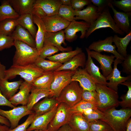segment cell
<instances>
[{"mask_svg":"<svg viewBox=\"0 0 131 131\" xmlns=\"http://www.w3.org/2000/svg\"><path fill=\"white\" fill-rule=\"evenodd\" d=\"M14 46L16 51L13 59V65L25 66L34 64L39 57L36 48L24 42L14 40Z\"/></svg>","mask_w":131,"mask_h":131,"instance_id":"6da1fadb","label":"cell"},{"mask_svg":"<svg viewBox=\"0 0 131 131\" xmlns=\"http://www.w3.org/2000/svg\"><path fill=\"white\" fill-rule=\"evenodd\" d=\"M101 120L106 123L114 131H125L127 123L131 116V109L117 110L113 107L103 112Z\"/></svg>","mask_w":131,"mask_h":131,"instance_id":"7a4b0ae2","label":"cell"},{"mask_svg":"<svg viewBox=\"0 0 131 131\" xmlns=\"http://www.w3.org/2000/svg\"><path fill=\"white\" fill-rule=\"evenodd\" d=\"M96 91L98 94L97 108L104 112L119 105L117 92L106 85L96 84Z\"/></svg>","mask_w":131,"mask_h":131,"instance_id":"3957f363","label":"cell"},{"mask_svg":"<svg viewBox=\"0 0 131 131\" xmlns=\"http://www.w3.org/2000/svg\"><path fill=\"white\" fill-rule=\"evenodd\" d=\"M43 73L41 69L34 64L25 66L12 65L6 70L4 79H11L19 75L25 81L32 84L34 81Z\"/></svg>","mask_w":131,"mask_h":131,"instance_id":"277c9868","label":"cell"},{"mask_svg":"<svg viewBox=\"0 0 131 131\" xmlns=\"http://www.w3.org/2000/svg\"><path fill=\"white\" fill-rule=\"evenodd\" d=\"M82 90L78 82L72 81L62 90L57 99L59 103H63L71 108L82 100Z\"/></svg>","mask_w":131,"mask_h":131,"instance_id":"5b68a950","label":"cell"},{"mask_svg":"<svg viewBox=\"0 0 131 131\" xmlns=\"http://www.w3.org/2000/svg\"><path fill=\"white\" fill-rule=\"evenodd\" d=\"M109 7L107 6L99 16L90 27L86 32L85 37L87 38L94 31L103 28L109 27L115 33L123 35L124 33L116 25L110 12Z\"/></svg>","mask_w":131,"mask_h":131,"instance_id":"8992f818","label":"cell"},{"mask_svg":"<svg viewBox=\"0 0 131 131\" xmlns=\"http://www.w3.org/2000/svg\"><path fill=\"white\" fill-rule=\"evenodd\" d=\"M75 71L62 70L54 71L53 80L49 90L50 97H57L62 90L71 82L72 76Z\"/></svg>","mask_w":131,"mask_h":131,"instance_id":"52a82bcc","label":"cell"},{"mask_svg":"<svg viewBox=\"0 0 131 131\" xmlns=\"http://www.w3.org/2000/svg\"><path fill=\"white\" fill-rule=\"evenodd\" d=\"M70 108L63 103L59 104L55 113L48 126V131H57L62 126L68 123L72 114Z\"/></svg>","mask_w":131,"mask_h":131,"instance_id":"ba28073f","label":"cell"},{"mask_svg":"<svg viewBox=\"0 0 131 131\" xmlns=\"http://www.w3.org/2000/svg\"><path fill=\"white\" fill-rule=\"evenodd\" d=\"M34 113L33 111L29 110L26 105L16 107L8 110H5L0 108V115L8 120L10 124V129H13L17 126L19 121L22 117Z\"/></svg>","mask_w":131,"mask_h":131,"instance_id":"9c48e42d","label":"cell"},{"mask_svg":"<svg viewBox=\"0 0 131 131\" xmlns=\"http://www.w3.org/2000/svg\"><path fill=\"white\" fill-rule=\"evenodd\" d=\"M113 36H110L106 37L104 40H99L93 42L89 46L90 50L100 53L105 52L113 54L116 58L119 59L122 61L124 57L120 55L116 49L115 45H113Z\"/></svg>","mask_w":131,"mask_h":131,"instance_id":"30bf717a","label":"cell"},{"mask_svg":"<svg viewBox=\"0 0 131 131\" xmlns=\"http://www.w3.org/2000/svg\"><path fill=\"white\" fill-rule=\"evenodd\" d=\"M90 26L89 24L84 21H78L74 20L70 22L64 30L65 40L69 41L74 40L77 37L76 33L79 32L81 33L80 38H84Z\"/></svg>","mask_w":131,"mask_h":131,"instance_id":"8fae6325","label":"cell"},{"mask_svg":"<svg viewBox=\"0 0 131 131\" xmlns=\"http://www.w3.org/2000/svg\"><path fill=\"white\" fill-rule=\"evenodd\" d=\"M65 33L63 30L56 32H46L44 42V46L50 45L57 48L59 51L64 52L72 50L71 47L64 48L62 46V44L66 45L65 42Z\"/></svg>","mask_w":131,"mask_h":131,"instance_id":"7c38bea8","label":"cell"},{"mask_svg":"<svg viewBox=\"0 0 131 131\" xmlns=\"http://www.w3.org/2000/svg\"><path fill=\"white\" fill-rule=\"evenodd\" d=\"M122 61L120 59L116 58L114 62V68L112 71L106 77L107 81H109L106 86L117 92L119 84L126 81H131V75L126 77L121 75V71L118 69L117 66L119 64L121 63Z\"/></svg>","mask_w":131,"mask_h":131,"instance_id":"4fadbf2b","label":"cell"},{"mask_svg":"<svg viewBox=\"0 0 131 131\" xmlns=\"http://www.w3.org/2000/svg\"><path fill=\"white\" fill-rule=\"evenodd\" d=\"M44 24L46 32H56L66 28L70 22L61 18L57 14L46 16L41 18Z\"/></svg>","mask_w":131,"mask_h":131,"instance_id":"5bb4252c","label":"cell"},{"mask_svg":"<svg viewBox=\"0 0 131 131\" xmlns=\"http://www.w3.org/2000/svg\"><path fill=\"white\" fill-rule=\"evenodd\" d=\"M59 103L57 104L50 111L35 117L26 131L34 130H47L48 126L52 119Z\"/></svg>","mask_w":131,"mask_h":131,"instance_id":"9a60e30c","label":"cell"},{"mask_svg":"<svg viewBox=\"0 0 131 131\" xmlns=\"http://www.w3.org/2000/svg\"><path fill=\"white\" fill-rule=\"evenodd\" d=\"M71 81L79 82L83 90H96V83L84 68H78L72 76Z\"/></svg>","mask_w":131,"mask_h":131,"instance_id":"2e32d148","label":"cell"},{"mask_svg":"<svg viewBox=\"0 0 131 131\" xmlns=\"http://www.w3.org/2000/svg\"><path fill=\"white\" fill-rule=\"evenodd\" d=\"M88 58L85 69L96 84L106 85L107 82L106 77L100 72L99 68L94 63L89 52V49L86 48Z\"/></svg>","mask_w":131,"mask_h":131,"instance_id":"e0dca14e","label":"cell"},{"mask_svg":"<svg viewBox=\"0 0 131 131\" xmlns=\"http://www.w3.org/2000/svg\"><path fill=\"white\" fill-rule=\"evenodd\" d=\"M101 13L99 12L97 8L92 3L85 8L80 11L74 10V20H81L89 24H92Z\"/></svg>","mask_w":131,"mask_h":131,"instance_id":"ac0fdd59","label":"cell"},{"mask_svg":"<svg viewBox=\"0 0 131 131\" xmlns=\"http://www.w3.org/2000/svg\"><path fill=\"white\" fill-rule=\"evenodd\" d=\"M89 52L91 57L96 59L100 64V69L103 75L105 77H107L113 70L112 65L115 57V56L103 55L100 53L90 50Z\"/></svg>","mask_w":131,"mask_h":131,"instance_id":"d6986e66","label":"cell"},{"mask_svg":"<svg viewBox=\"0 0 131 131\" xmlns=\"http://www.w3.org/2000/svg\"><path fill=\"white\" fill-rule=\"evenodd\" d=\"M32 84L24 81L21 83L18 92L8 100L15 106L19 104L26 105L29 100Z\"/></svg>","mask_w":131,"mask_h":131,"instance_id":"ffe728a7","label":"cell"},{"mask_svg":"<svg viewBox=\"0 0 131 131\" xmlns=\"http://www.w3.org/2000/svg\"><path fill=\"white\" fill-rule=\"evenodd\" d=\"M108 6L113 12V18L116 25L124 33L128 34L131 31L129 19L131 13L117 11L111 2L109 4Z\"/></svg>","mask_w":131,"mask_h":131,"instance_id":"44dd1931","label":"cell"},{"mask_svg":"<svg viewBox=\"0 0 131 131\" xmlns=\"http://www.w3.org/2000/svg\"><path fill=\"white\" fill-rule=\"evenodd\" d=\"M58 103L55 97H45L35 104L32 110L34 112L35 116L36 117L49 111Z\"/></svg>","mask_w":131,"mask_h":131,"instance_id":"7402d4cb","label":"cell"},{"mask_svg":"<svg viewBox=\"0 0 131 131\" xmlns=\"http://www.w3.org/2000/svg\"><path fill=\"white\" fill-rule=\"evenodd\" d=\"M86 56L82 51L73 57L55 71L70 70L75 71L79 67L84 68L86 62Z\"/></svg>","mask_w":131,"mask_h":131,"instance_id":"603a6c76","label":"cell"},{"mask_svg":"<svg viewBox=\"0 0 131 131\" xmlns=\"http://www.w3.org/2000/svg\"><path fill=\"white\" fill-rule=\"evenodd\" d=\"M67 124L73 131H89V122L82 114H73Z\"/></svg>","mask_w":131,"mask_h":131,"instance_id":"cb8c5ba5","label":"cell"},{"mask_svg":"<svg viewBox=\"0 0 131 131\" xmlns=\"http://www.w3.org/2000/svg\"><path fill=\"white\" fill-rule=\"evenodd\" d=\"M10 36L14 40L23 42L36 48L35 39L27 30L19 25L16 26Z\"/></svg>","mask_w":131,"mask_h":131,"instance_id":"d4e9b609","label":"cell"},{"mask_svg":"<svg viewBox=\"0 0 131 131\" xmlns=\"http://www.w3.org/2000/svg\"><path fill=\"white\" fill-rule=\"evenodd\" d=\"M15 11L19 16L32 14L36 0H8Z\"/></svg>","mask_w":131,"mask_h":131,"instance_id":"484cf974","label":"cell"},{"mask_svg":"<svg viewBox=\"0 0 131 131\" xmlns=\"http://www.w3.org/2000/svg\"><path fill=\"white\" fill-rule=\"evenodd\" d=\"M35 4L40 7L47 16L57 14L62 5L60 0H36Z\"/></svg>","mask_w":131,"mask_h":131,"instance_id":"4316f807","label":"cell"},{"mask_svg":"<svg viewBox=\"0 0 131 131\" xmlns=\"http://www.w3.org/2000/svg\"><path fill=\"white\" fill-rule=\"evenodd\" d=\"M23 81L21 79L11 82L4 79L0 80V90L1 93L8 100L16 94Z\"/></svg>","mask_w":131,"mask_h":131,"instance_id":"83f0119b","label":"cell"},{"mask_svg":"<svg viewBox=\"0 0 131 131\" xmlns=\"http://www.w3.org/2000/svg\"><path fill=\"white\" fill-rule=\"evenodd\" d=\"M33 19L34 24H36L38 27L35 41L36 48L39 53L43 47L46 31L44 24L41 18L33 15Z\"/></svg>","mask_w":131,"mask_h":131,"instance_id":"f1b7e54d","label":"cell"},{"mask_svg":"<svg viewBox=\"0 0 131 131\" xmlns=\"http://www.w3.org/2000/svg\"><path fill=\"white\" fill-rule=\"evenodd\" d=\"M28 101L26 105L27 109L31 110L34 105L41 99L50 97L51 94L49 90L35 88L33 86L31 91Z\"/></svg>","mask_w":131,"mask_h":131,"instance_id":"f546056e","label":"cell"},{"mask_svg":"<svg viewBox=\"0 0 131 131\" xmlns=\"http://www.w3.org/2000/svg\"><path fill=\"white\" fill-rule=\"evenodd\" d=\"M16 20L18 24L27 30L35 39L37 30L33 21L32 14H27L20 16Z\"/></svg>","mask_w":131,"mask_h":131,"instance_id":"4dcf8cb0","label":"cell"},{"mask_svg":"<svg viewBox=\"0 0 131 131\" xmlns=\"http://www.w3.org/2000/svg\"><path fill=\"white\" fill-rule=\"evenodd\" d=\"M113 42L117 48V51L122 56L125 57L127 55L128 45L131 40V31L124 37H121L115 34L113 37Z\"/></svg>","mask_w":131,"mask_h":131,"instance_id":"1f68e13d","label":"cell"},{"mask_svg":"<svg viewBox=\"0 0 131 131\" xmlns=\"http://www.w3.org/2000/svg\"><path fill=\"white\" fill-rule=\"evenodd\" d=\"M53 72H44L34 81L32 84L33 86L37 88L49 90L53 80Z\"/></svg>","mask_w":131,"mask_h":131,"instance_id":"d6a6232c","label":"cell"},{"mask_svg":"<svg viewBox=\"0 0 131 131\" xmlns=\"http://www.w3.org/2000/svg\"><path fill=\"white\" fill-rule=\"evenodd\" d=\"M82 51L81 48L77 47L73 50L63 52L46 58L49 60L64 63L71 59L74 56Z\"/></svg>","mask_w":131,"mask_h":131,"instance_id":"836d02e7","label":"cell"},{"mask_svg":"<svg viewBox=\"0 0 131 131\" xmlns=\"http://www.w3.org/2000/svg\"><path fill=\"white\" fill-rule=\"evenodd\" d=\"M0 6V22L7 18L17 19L19 16L15 11L8 0L1 1Z\"/></svg>","mask_w":131,"mask_h":131,"instance_id":"e575fe53","label":"cell"},{"mask_svg":"<svg viewBox=\"0 0 131 131\" xmlns=\"http://www.w3.org/2000/svg\"><path fill=\"white\" fill-rule=\"evenodd\" d=\"M34 64L44 72L54 71L63 64L56 61L46 60L40 57Z\"/></svg>","mask_w":131,"mask_h":131,"instance_id":"d590c367","label":"cell"},{"mask_svg":"<svg viewBox=\"0 0 131 131\" xmlns=\"http://www.w3.org/2000/svg\"><path fill=\"white\" fill-rule=\"evenodd\" d=\"M18 25L16 19H5L0 22V33L10 36Z\"/></svg>","mask_w":131,"mask_h":131,"instance_id":"8d00e7d4","label":"cell"},{"mask_svg":"<svg viewBox=\"0 0 131 131\" xmlns=\"http://www.w3.org/2000/svg\"><path fill=\"white\" fill-rule=\"evenodd\" d=\"M121 84L127 86L128 90L125 94L122 95L120 97L122 101H119V105L122 108H131V82L126 81Z\"/></svg>","mask_w":131,"mask_h":131,"instance_id":"74e56055","label":"cell"},{"mask_svg":"<svg viewBox=\"0 0 131 131\" xmlns=\"http://www.w3.org/2000/svg\"><path fill=\"white\" fill-rule=\"evenodd\" d=\"M97 108L94 104L82 100L73 107L70 108L72 113H80L82 114L89 110Z\"/></svg>","mask_w":131,"mask_h":131,"instance_id":"f35d334b","label":"cell"},{"mask_svg":"<svg viewBox=\"0 0 131 131\" xmlns=\"http://www.w3.org/2000/svg\"><path fill=\"white\" fill-rule=\"evenodd\" d=\"M74 11L71 6L61 5L57 14L61 18L70 22L74 20Z\"/></svg>","mask_w":131,"mask_h":131,"instance_id":"ab89813d","label":"cell"},{"mask_svg":"<svg viewBox=\"0 0 131 131\" xmlns=\"http://www.w3.org/2000/svg\"><path fill=\"white\" fill-rule=\"evenodd\" d=\"M112 130L106 123L101 119L89 122V131H110Z\"/></svg>","mask_w":131,"mask_h":131,"instance_id":"60d3db41","label":"cell"},{"mask_svg":"<svg viewBox=\"0 0 131 131\" xmlns=\"http://www.w3.org/2000/svg\"><path fill=\"white\" fill-rule=\"evenodd\" d=\"M82 115L90 122L93 121L101 119L103 116L104 113L96 108L87 110L84 112Z\"/></svg>","mask_w":131,"mask_h":131,"instance_id":"b9f144b4","label":"cell"},{"mask_svg":"<svg viewBox=\"0 0 131 131\" xmlns=\"http://www.w3.org/2000/svg\"><path fill=\"white\" fill-rule=\"evenodd\" d=\"M98 97V94L95 90H82L81 94L82 100L93 103L96 106Z\"/></svg>","mask_w":131,"mask_h":131,"instance_id":"7bdbcfd3","label":"cell"},{"mask_svg":"<svg viewBox=\"0 0 131 131\" xmlns=\"http://www.w3.org/2000/svg\"><path fill=\"white\" fill-rule=\"evenodd\" d=\"M111 3L113 5L123 11L124 12L131 13V0H112Z\"/></svg>","mask_w":131,"mask_h":131,"instance_id":"ee69618b","label":"cell"},{"mask_svg":"<svg viewBox=\"0 0 131 131\" xmlns=\"http://www.w3.org/2000/svg\"><path fill=\"white\" fill-rule=\"evenodd\" d=\"M14 39L10 36L0 33V51L14 46Z\"/></svg>","mask_w":131,"mask_h":131,"instance_id":"f6af8a7d","label":"cell"},{"mask_svg":"<svg viewBox=\"0 0 131 131\" xmlns=\"http://www.w3.org/2000/svg\"><path fill=\"white\" fill-rule=\"evenodd\" d=\"M59 51L57 48L53 46L48 45L44 46L39 52V57L45 59L58 52Z\"/></svg>","mask_w":131,"mask_h":131,"instance_id":"bcb514c9","label":"cell"},{"mask_svg":"<svg viewBox=\"0 0 131 131\" xmlns=\"http://www.w3.org/2000/svg\"><path fill=\"white\" fill-rule=\"evenodd\" d=\"M34 112L29 115L23 123L18 125L13 129H10L8 131H26V129L33 122L35 117Z\"/></svg>","mask_w":131,"mask_h":131,"instance_id":"7dc6e473","label":"cell"},{"mask_svg":"<svg viewBox=\"0 0 131 131\" xmlns=\"http://www.w3.org/2000/svg\"><path fill=\"white\" fill-rule=\"evenodd\" d=\"M71 1L73 9L78 11L83 9L85 6L91 3L90 0H71Z\"/></svg>","mask_w":131,"mask_h":131,"instance_id":"c3c4849f","label":"cell"},{"mask_svg":"<svg viewBox=\"0 0 131 131\" xmlns=\"http://www.w3.org/2000/svg\"><path fill=\"white\" fill-rule=\"evenodd\" d=\"M121 63L122 71L128 75H131V55L127 54Z\"/></svg>","mask_w":131,"mask_h":131,"instance_id":"681fc988","label":"cell"},{"mask_svg":"<svg viewBox=\"0 0 131 131\" xmlns=\"http://www.w3.org/2000/svg\"><path fill=\"white\" fill-rule=\"evenodd\" d=\"M92 4L96 6L99 12L103 11L109 4L111 2L112 0H90Z\"/></svg>","mask_w":131,"mask_h":131,"instance_id":"f907efd6","label":"cell"},{"mask_svg":"<svg viewBox=\"0 0 131 131\" xmlns=\"http://www.w3.org/2000/svg\"><path fill=\"white\" fill-rule=\"evenodd\" d=\"M32 14L41 18L46 16L42 9L35 4H34Z\"/></svg>","mask_w":131,"mask_h":131,"instance_id":"816d5d0a","label":"cell"},{"mask_svg":"<svg viewBox=\"0 0 131 131\" xmlns=\"http://www.w3.org/2000/svg\"><path fill=\"white\" fill-rule=\"evenodd\" d=\"M0 106H6L12 108L16 106L12 105L1 93L0 90Z\"/></svg>","mask_w":131,"mask_h":131,"instance_id":"f5cc1de1","label":"cell"},{"mask_svg":"<svg viewBox=\"0 0 131 131\" xmlns=\"http://www.w3.org/2000/svg\"><path fill=\"white\" fill-rule=\"evenodd\" d=\"M6 70V66L2 64L0 61V80L4 79Z\"/></svg>","mask_w":131,"mask_h":131,"instance_id":"db71d44e","label":"cell"},{"mask_svg":"<svg viewBox=\"0 0 131 131\" xmlns=\"http://www.w3.org/2000/svg\"><path fill=\"white\" fill-rule=\"evenodd\" d=\"M0 123L10 127V124L7 118L0 115Z\"/></svg>","mask_w":131,"mask_h":131,"instance_id":"11a10c76","label":"cell"},{"mask_svg":"<svg viewBox=\"0 0 131 131\" xmlns=\"http://www.w3.org/2000/svg\"><path fill=\"white\" fill-rule=\"evenodd\" d=\"M57 131H73L67 123L60 127Z\"/></svg>","mask_w":131,"mask_h":131,"instance_id":"9f6ffc18","label":"cell"},{"mask_svg":"<svg viewBox=\"0 0 131 131\" xmlns=\"http://www.w3.org/2000/svg\"><path fill=\"white\" fill-rule=\"evenodd\" d=\"M9 129L8 126L0 123V131H8Z\"/></svg>","mask_w":131,"mask_h":131,"instance_id":"6f0895ef","label":"cell"},{"mask_svg":"<svg viewBox=\"0 0 131 131\" xmlns=\"http://www.w3.org/2000/svg\"><path fill=\"white\" fill-rule=\"evenodd\" d=\"M125 131H131V119L130 118L127 121Z\"/></svg>","mask_w":131,"mask_h":131,"instance_id":"680465c9","label":"cell"},{"mask_svg":"<svg viewBox=\"0 0 131 131\" xmlns=\"http://www.w3.org/2000/svg\"><path fill=\"white\" fill-rule=\"evenodd\" d=\"M62 5L71 6V0H60Z\"/></svg>","mask_w":131,"mask_h":131,"instance_id":"91938a15","label":"cell"},{"mask_svg":"<svg viewBox=\"0 0 131 131\" xmlns=\"http://www.w3.org/2000/svg\"><path fill=\"white\" fill-rule=\"evenodd\" d=\"M30 131H48L47 130H34Z\"/></svg>","mask_w":131,"mask_h":131,"instance_id":"94428289","label":"cell"},{"mask_svg":"<svg viewBox=\"0 0 131 131\" xmlns=\"http://www.w3.org/2000/svg\"><path fill=\"white\" fill-rule=\"evenodd\" d=\"M114 131L113 130H111V131Z\"/></svg>","mask_w":131,"mask_h":131,"instance_id":"6125c7cd","label":"cell"}]
</instances>
